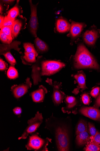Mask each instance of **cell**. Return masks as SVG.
<instances>
[{"label":"cell","instance_id":"13","mask_svg":"<svg viewBox=\"0 0 100 151\" xmlns=\"http://www.w3.org/2000/svg\"><path fill=\"white\" fill-rule=\"evenodd\" d=\"M21 44V42L18 41H15L10 44H1L0 54L1 55H3L7 52H10L11 50L13 49L22 54V52H20L21 49L19 47Z\"/></svg>","mask_w":100,"mask_h":151},{"label":"cell","instance_id":"25","mask_svg":"<svg viewBox=\"0 0 100 151\" xmlns=\"http://www.w3.org/2000/svg\"><path fill=\"white\" fill-rule=\"evenodd\" d=\"M0 38L2 42L5 44H11L13 40L11 37L8 36L2 32L0 33Z\"/></svg>","mask_w":100,"mask_h":151},{"label":"cell","instance_id":"35","mask_svg":"<svg viewBox=\"0 0 100 151\" xmlns=\"http://www.w3.org/2000/svg\"><path fill=\"white\" fill-rule=\"evenodd\" d=\"M92 137L94 142L100 145V132L97 131L95 135Z\"/></svg>","mask_w":100,"mask_h":151},{"label":"cell","instance_id":"3","mask_svg":"<svg viewBox=\"0 0 100 151\" xmlns=\"http://www.w3.org/2000/svg\"><path fill=\"white\" fill-rule=\"evenodd\" d=\"M74 60L75 67L78 69L90 68L98 70L99 68V66L95 59L87 48L82 44L79 45Z\"/></svg>","mask_w":100,"mask_h":151},{"label":"cell","instance_id":"8","mask_svg":"<svg viewBox=\"0 0 100 151\" xmlns=\"http://www.w3.org/2000/svg\"><path fill=\"white\" fill-rule=\"evenodd\" d=\"M30 6L31 14L28 28L31 34L35 37H37V33L38 27V20L37 16V8L38 4L34 5L32 1H29Z\"/></svg>","mask_w":100,"mask_h":151},{"label":"cell","instance_id":"29","mask_svg":"<svg viewBox=\"0 0 100 151\" xmlns=\"http://www.w3.org/2000/svg\"><path fill=\"white\" fill-rule=\"evenodd\" d=\"M56 28L57 30L60 33L65 32L69 31L70 29L61 25L57 22L56 23Z\"/></svg>","mask_w":100,"mask_h":151},{"label":"cell","instance_id":"20","mask_svg":"<svg viewBox=\"0 0 100 151\" xmlns=\"http://www.w3.org/2000/svg\"><path fill=\"white\" fill-rule=\"evenodd\" d=\"M84 150L86 151H100V145L94 141L92 136H90V139L85 146Z\"/></svg>","mask_w":100,"mask_h":151},{"label":"cell","instance_id":"5","mask_svg":"<svg viewBox=\"0 0 100 151\" xmlns=\"http://www.w3.org/2000/svg\"><path fill=\"white\" fill-rule=\"evenodd\" d=\"M43 119L42 114L38 111L34 117L28 120V126L18 139H26L29 134L35 132L43 122Z\"/></svg>","mask_w":100,"mask_h":151},{"label":"cell","instance_id":"15","mask_svg":"<svg viewBox=\"0 0 100 151\" xmlns=\"http://www.w3.org/2000/svg\"><path fill=\"white\" fill-rule=\"evenodd\" d=\"M38 54L34 52L27 53L24 52V55L21 57L23 63L26 65H31L36 61V58Z\"/></svg>","mask_w":100,"mask_h":151},{"label":"cell","instance_id":"7","mask_svg":"<svg viewBox=\"0 0 100 151\" xmlns=\"http://www.w3.org/2000/svg\"><path fill=\"white\" fill-rule=\"evenodd\" d=\"M32 85L30 78L28 77L26 79L25 83H22L19 85H14L12 86L11 91L13 97L18 99L28 92V89L31 88Z\"/></svg>","mask_w":100,"mask_h":151},{"label":"cell","instance_id":"32","mask_svg":"<svg viewBox=\"0 0 100 151\" xmlns=\"http://www.w3.org/2000/svg\"><path fill=\"white\" fill-rule=\"evenodd\" d=\"M100 91V88L97 87L92 90L90 93L91 95L94 98H96L98 95Z\"/></svg>","mask_w":100,"mask_h":151},{"label":"cell","instance_id":"16","mask_svg":"<svg viewBox=\"0 0 100 151\" xmlns=\"http://www.w3.org/2000/svg\"><path fill=\"white\" fill-rule=\"evenodd\" d=\"M90 136L88 133V131H85L78 134L76 137V142L77 145L80 146L85 145L89 141Z\"/></svg>","mask_w":100,"mask_h":151},{"label":"cell","instance_id":"38","mask_svg":"<svg viewBox=\"0 0 100 151\" xmlns=\"http://www.w3.org/2000/svg\"><path fill=\"white\" fill-rule=\"evenodd\" d=\"M5 17L1 15L0 16V27L1 29H2L3 27V24L4 21Z\"/></svg>","mask_w":100,"mask_h":151},{"label":"cell","instance_id":"40","mask_svg":"<svg viewBox=\"0 0 100 151\" xmlns=\"http://www.w3.org/2000/svg\"><path fill=\"white\" fill-rule=\"evenodd\" d=\"M0 12H1V13H2L3 12V11L4 10V8L1 5V6H0Z\"/></svg>","mask_w":100,"mask_h":151},{"label":"cell","instance_id":"24","mask_svg":"<svg viewBox=\"0 0 100 151\" xmlns=\"http://www.w3.org/2000/svg\"><path fill=\"white\" fill-rule=\"evenodd\" d=\"M23 45L25 52L27 53L33 52L37 54H38L33 44L30 43H24Z\"/></svg>","mask_w":100,"mask_h":151},{"label":"cell","instance_id":"36","mask_svg":"<svg viewBox=\"0 0 100 151\" xmlns=\"http://www.w3.org/2000/svg\"><path fill=\"white\" fill-rule=\"evenodd\" d=\"M13 111L14 114L17 115H19L21 114L22 109L21 107H17L13 109Z\"/></svg>","mask_w":100,"mask_h":151},{"label":"cell","instance_id":"9","mask_svg":"<svg viewBox=\"0 0 100 151\" xmlns=\"http://www.w3.org/2000/svg\"><path fill=\"white\" fill-rule=\"evenodd\" d=\"M79 111L85 116L100 121V111L97 108L92 107H85L81 108Z\"/></svg>","mask_w":100,"mask_h":151},{"label":"cell","instance_id":"23","mask_svg":"<svg viewBox=\"0 0 100 151\" xmlns=\"http://www.w3.org/2000/svg\"><path fill=\"white\" fill-rule=\"evenodd\" d=\"M7 75L8 77L11 79H16L19 76L17 70L13 65H11L9 67Z\"/></svg>","mask_w":100,"mask_h":151},{"label":"cell","instance_id":"33","mask_svg":"<svg viewBox=\"0 0 100 151\" xmlns=\"http://www.w3.org/2000/svg\"><path fill=\"white\" fill-rule=\"evenodd\" d=\"M14 21H13L9 19L7 16H6L5 17L4 21L3 24L4 26H12Z\"/></svg>","mask_w":100,"mask_h":151},{"label":"cell","instance_id":"19","mask_svg":"<svg viewBox=\"0 0 100 151\" xmlns=\"http://www.w3.org/2000/svg\"><path fill=\"white\" fill-rule=\"evenodd\" d=\"M22 26V21L19 19L14 21L12 26L11 37L13 39L16 37L21 30Z\"/></svg>","mask_w":100,"mask_h":151},{"label":"cell","instance_id":"34","mask_svg":"<svg viewBox=\"0 0 100 151\" xmlns=\"http://www.w3.org/2000/svg\"><path fill=\"white\" fill-rule=\"evenodd\" d=\"M7 68V65L6 63L2 59H0V70L4 71L6 70Z\"/></svg>","mask_w":100,"mask_h":151},{"label":"cell","instance_id":"4","mask_svg":"<svg viewBox=\"0 0 100 151\" xmlns=\"http://www.w3.org/2000/svg\"><path fill=\"white\" fill-rule=\"evenodd\" d=\"M29 136L25 147L27 150L35 151H48L47 146L49 142L51 143L52 139L48 138H41L38 132H34Z\"/></svg>","mask_w":100,"mask_h":151},{"label":"cell","instance_id":"31","mask_svg":"<svg viewBox=\"0 0 100 151\" xmlns=\"http://www.w3.org/2000/svg\"><path fill=\"white\" fill-rule=\"evenodd\" d=\"M82 99L84 104L89 105L90 103V99L89 95L87 93H84L82 95Z\"/></svg>","mask_w":100,"mask_h":151},{"label":"cell","instance_id":"22","mask_svg":"<svg viewBox=\"0 0 100 151\" xmlns=\"http://www.w3.org/2000/svg\"><path fill=\"white\" fill-rule=\"evenodd\" d=\"M87 131H88V126L87 122L84 120H81L77 126L76 134L77 135L80 133Z\"/></svg>","mask_w":100,"mask_h":151},{"label":"cell","instance_id":"6","mask_svg":"<svg viewBox=\"0 0 100 151\" xmlns=\"http://www.w3.org/2000/svg\"><path fill=\"white\" fill-rule=\"evenodd\" d=\"M46 82L53 88L52 99L54 105L56 106H58L63 102L66 96L65 93L61 90L62 83L56 81L53 83L52 80L48 78H47Z\"/></svg>","mask_w":100,"mask_h":151},{"label":"cell","instance_id":"17","mask_svg":"<svg viewBox=\"0 0 100 151\" xmlns=\"http://www.w3.org/2000/svg\"><path fill=\"white\" fill-rule=\"evenodd\" d=\"M65 102L66 106L62 108V111L64 113L70 114L71 109L76 105V99L74 97L68 96L66 98Z\"/></svg>","mask_w":100,"mask_h":151},{"label":"cell","instance_id":"11","mask_svg":"<svg viewBox=\"0 0 100 151\" xmlns=\"http://www.w3.org/2000/svg\"><path fill=\"white\" fill-rule=\"evenodd\" d=\"M46 88L42 85L40 86L38 89L30 94L33 101L35 103H39L43 102L45 94L48 93Z\"/></svg>","mask_w":100,"mask_h":151},{"label":"cell","instance_id":"1","mask_svg":"<svg viewBox=\"0 0 100 151\" xmlns=\"http://www.w3.org/2000/svg\"><path fill=\"white\" fill-rule=\"evenodd\" d=\"M45 124V128L49 130L54 136L58 150L69 151V133L64 121L52 116L46 119Z\"/></svg>","mask_w":100,"mask_h":151},{"label":"cell","instance_id":"26","mask_svg":"<svg viewBox=\"0 0 100 151\" xmlns=\"http://www.w3.org/2000/svg\"><path fill=\"white\" fill-rule=\"evenodd\" d=\"M6 60L11 65H15L17 63L16 60L14 58L11 52H8L3 55Z\"/></svg>","mask_w":100,"mask_h":151},{"label":"cell","instance_id":"12","mask_svg":"<svg viewBox=\"0 0 100 151\" xmlns=\"http://www.w3.org/2000/svg\"><path fill=\"white\" fill-rule=\"evenodd\" d=\"M78 84L77 88H75L72 92L73 93L77 94L79 91L82 92L87 88L85 83V76L82 71H80L74 76Z\"/></svg>","mask_w":100,"mask_h":151},{"label":"cell","instance_id":"2","mask_svg":"<svg viewBox=\"0 0 100 151\" xmlns=\"http://www.w3.org/2000/svg\"><path fill=\"white\" fill-rule=\"evenodd\" d=\"M42 56H38L36 62L32 65L31 77L34 86L39 84L42 80L41 77L50 76L57 73L64 67L63 63L58 61L44 60Z\"/></svg>","mask_w":100,"mask_h":151},{"label":"cell","instance_id":"21","mask_svg":"<svg viewBox=\"0 0 100 151\" xmlns=\"http://www.w3.org/2000/svg\"><path fill=\"white\" fill-rule=\"evenodd\" d=\"M19 1H17V4L10 10L8 14V18L13 21L16 20V18L20 14V9L18 5Z\"/></svg>","mask_w":100,"mask_h":151},{"label":"cell","instance_id":"30","mask_svg":"<svg viewBox=\"0 0 100 151\" xmlns=\"http://www.w3.org/2000/svg\"><path fill=\"white\" fill-rule=\"evenodd\" d=\"M61 25L66 27V28L70 29V24L66 20L62 19H60L58 20L57 22Z\"/></svg>","mask_w":100,"mask_h":151},{"label":"cell","instance_id":"28","mask_svg":"<svg viewBox=\"0 0 100 151\" xmlns=\"http://www.w3.org/2000/svg\"><path fill=\"white\" fill-rule=\"evenodd\" d=\"M12 26H4L2 27L1 30V32H2L6 35L11 37Z\"/></svg>","mask_w":100,"mask_h":151},{"label":"cell","instance_id":"14","mask_svg":"<svg viewBox=\"0 0 100 151\" xmlns=\"http://www.w3.org/2000/svg\"><path fill=\"white\" fill-rule=\"evenodd\" d=\"M85 25L84 23L72 22L70 33L67 36L73 38L77 37L80 35Z\"/></svg>","mask_w":100,"mask_h":151},{"label":"cell","instance_id":"27","mask_svg":"<svg viewBox=\"0 0 100 151\" xmlns=\"http://www.w3.org/2000/svg\"><path fill=\"white\" fill-rule=\"evenodd\" d=\"M88 133L90 136L94 137L97 132L96 128L94 125L90 122H88Z\"/></svg>","mask_w":100,"mask_h":151},{"label":"cell","instance_id":"10","mask_svg":"<svg viewBox=\"0 0 100 151\" xmlns=\"http://www.w3.org/2000/svg\"><path fill=\"white\" fill-rule=\"evenodd\" d=\"M100 30L94 28L86 32L83 35L84 40L87 44L90 46L95 45L97 39L99 36Z\"/></svg>","mask_w":100,"mask_h":151},{"label":"cell","instance_id":"37","mask_svg":"<svg viewBox=\"0 0 100 151\" xmlns=\"http://www.w3.org/2000/svg\"><path fill=\"white\" fill-rule=\"evenodd\" d=\"M99 106H100V94L97 98L94 105V107L97 109Z\"/></svg>","mask_w":100,"mask_h":151},{"label":"cell","instance_id":"18","mask_svg":"<svg viewBox=\"0 0 100 151\" xmlns=\"http://www.w3.org/2000/svg\"><path fill=\"white\" fill-rule=\"evenodd\" d=\"M34 43L38 53H43L48 51L49 49L47 44L38 37L34 40Z\"/></svg>","mask_w":100,"mask_h":151},{"label":"cell","instance_id":"39","mask_svg":"<svg viewBox=\"0 0 100 151\" xmlns=\"http://www.w3.org/2000/svg\"><path fill=\"white\" fill-rule=\"evenodd\" d=\"M2 2L4 3H5L6 4H10L12 2H13L14 1H2Z\"/></svg>","mask_w":100,"mask_h":151}]
</instances>
